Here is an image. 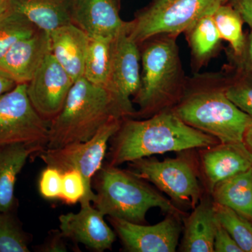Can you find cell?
Listing matches in <instances>:
<instances>
[{
  "mask_svg": "<svg viewBox=\"0 0 252 252\" xmlns=\"http://www.w3.org/2000/svg\"><path fill=\"white\" fill-rule=\"evenodd\" d=\"M114 137L110 165L114 166L156 154L208 148L219 142L186 124L172 109L144 121L124 118Z\"/></svg>",
  "mask_w": 252,
  "mask_h": 252,
  "instance_id": "1",
  "label": "cell"
},
{
  "mask_svg": "<svg viewBox=\"0 0 252 252\" xmlns=\"http://www.w3.org/2000/svg\"><path fill=\"white\" fill-rule=\"evenodd\" d=\"M173 112L186 124L215 137L220 143L244 142L252 119L225 92L224 74L203 75L188 80Z\"/></svg>",
  "mask_w": 252,
  "mask_h": 252,
  "instance_id": "2",
  "label": "cell"
},
{
  "mask_svg": "<svg viewBox=\"0 0 252 252\" xmlns=\"http://www.w3.org/2000/svg\"><path fill=\"white\" fill-rule=\"evenodd\" d=\"M117 99L107 89L85 78L74 81L62 110L49 123L47 149L86 142L114 118H126Z\"/></svg>",
  "mask_w": 252,
  "mask_h": 252,
  "instance_id": "3",
  "label": "cell"
},
{
  "mask_svg": "<svg viewBox=\"0 0 252 252\" xmlns=\"http://www.w3.org/2000/svg\"><path fill=\"white\" fill-rule=\"evenodd\" d=\"M177 38L172 34H157L140 45L142 69L134 102L144 114L166 109L184 94L187 80Z\"/></svg>",
  "mask_w": 252,
  "mask_h": 252,
  "instance_id": "4",
  "label": "cell"
},
{
  "mask_svg": "<svg viewBox=\"0 0 252 252\" xmlns=\"http://www.w3.org/2000/svg\"><path fill=\"white\" fill-rule=\"evenodd\" d=\"M94 177L92 203L104 216L145 224L147 212L154 207L168 214L180 213L170 200L130 171L109 165L102 166Z\"/></svg>",
  "mask_w": 252,
  "mask_h": 252,
  "instance_id": "5",
  "label": "cell"
},
{
  "mask_svg": "<svg viewBox=\"0 0 252 252\" xmlns=\"http://www.w3.org/2000/svg\"><path fill=\"white\" fill-rule=\"evenodd\" d=\"M221 4L224 0H152L126 22V30L139 46L157 34L178 36Z\"/></svg>",
  "mask_w": 252,
  "mask_h": 252,
  "instance_id": "6",
  "label": "cell"
},
{
  "mask_svg": "<svg viewBox=\"0 0 252 252\" xmlns=\"http://www.w3.org/2000/svg\"><path fill=\"white\" fill-rule=\"evenodd\" d=\"M124 119H111L86 142L69 144L56 149L46 148L37 155L47 166L56 167L62 172L67 170L79 172L86 185L85 196L81 200L92 203L94 198L93 180L102 168L109 142L120 128Z\"/></svg>",
  "mask_w": 252,
  "mask_h": 252,
  "instance_id": "7",
  "label": "cell"
},
{
  "mask_svg": "<svg viewBox=\"0 0 252 252\" xmlns=\"http://www.w3.org/2000/svg\"><path fill=\"white\" fill-rule=\"evenodd\" d=\"M49 123L32 105L27 84H16L0 96V147L26 144L42 152L46 148Z\"/></svg>",
  "mask_w": 252,
  "mask_h": 252,
  "instance_id": "8",
  "label": "cell"
},
{
  "mask_svg": "<svg viewBox=\"0 0 252 252\" xmlns=\"http://www.w3.org/2000/svg\"><path fill=\"white\" fill-rule=\"evenodd\" d=\"M131 172L148 181L172 200L192 208L200 198V183L193 165L184 158L159 161L150 157L130 162Z\"/></svg>",
  "mask_w": 252,
  "mask_h": 252,
  "instance_id": "9",
  "label": "cell"
},
{
  "mask_svg": "<svg viewBox=\"0 0 252 252\" xmlns=\"http://www.w3.org/2000/svg\"><path fill=\"white\" fill-rule=\"evenodd\" d=\"M140 46L131 38L126 22L114 38L107 89L117 99L126 117L135 114L131 97L140 87Z\"/></svg>",
  "mask_w": 252,
  "mask_h": 252,
  "instance_id": "10",
  "label": "cell"
},
{
  "mask_svg": "<svg viewBox=\"0 0 252 252\" xmlns=\"http://www.w3.org/2000/svg\"><path fill=\"white\" fill-rule=\"evenodd\" d=\"M74 81L50 53L27 84L32 105L46 122L62 110Z\"/></svg>",
  "mask_w": 252,
  "mask_h": 252,
  "instance_id": "11",
  "label": "cell"
},
{
  "mask_svg": "<svg viewBox=\"0 0 252 252\" xmlns=\"http://www.w3.org/2000/svg\"><path fill=\"white\" fill-rule=\"evenodd\" d=\"M175 214L157 224L146 225L109 217L124 248L130 252H174L182 228Z\"/></svg>",
  "mask_w": 252,
  "mask_h": 252,
  "instance_id": "12",
  "label": "cell"
},
{
  "mask_svg": "<svg viewBox=\"0 0 252 252\" xmlns=\"http://www.w3.org/2000/svg\"><path fill=\"white\" fill-rule=\"evenodd\" d=\"M80 204L78 213L70 212L59 217L60 230L63 237L94 251L111 250L116 234L104 220V215L89 200H81Z\"/></svg>",
  "mask_w": 252,
  "mask_h": 252,
  "instance_id": "13",
  "label": "cell"
},
{
  "mask_svg": "<svg viewBox=\"0 0 252 252\" xmlns=\"http://www.w3.org/2000/svg\"><path fill=\"white\" fill-rule=\"evenodd\" d=\"M50 53L49 33L39 30L18 41L0 58V74L16 84H27Z\"/></svg>",
  "mask_w": 252,
  "mask_h": 252,
  "instance_id": "14",
  "label": "cell"
},
{
  "mask_svg": "<svg viewBox=\"0 0 252 252\" xmlns=\"http://www.w3.org/2000/svg\"><path fill=\"white\" fill-rule=\"evenodd\" d=\"M120 0H72V23L90 38H114L125 21Z\"/></svg>",
  "mask_w": 252,
  "mask_h": 252,
  "instance_id": "15",
  "label": "cell"
},
{
  "mask_svg": "<svg viewBox=\"0 0 252 252\" xmlns=\"http://www.w3.org/2000/svg\"><path fill=\"white\" fill-rule=\"evenodd\" d=\"M202 156L204 174L211 191L221 181L252 167V152L245 142L216 144Z\"/></svg>",
  "mask_w": 252,
  "mask_h": 252,
  "instance_id": "16",
  "label": "cell"
},
{
  "mask_svg": "<svg viewBox=\"0 0 252 252\" xmlns=\"http://www.w3.org/2000/svg\"><path fill=\"white\" fill-rule=\"evenodd\" d=\"M51 54L74 81L84 77L90 37L73 23L49 32Z\"/></svg>",
  "mask_w": 252,
  "mask_h": 252,
  "instance_id": "17",
  "label": "cell"
},
{
  "mask_svg": "<svg viewBox=\"0 0 252 252\" xmlns=\"http://www.w3.org/2000/svg\"><path fill=\"white\" fill-rule=\"evenodd\" d=\"M72 0H10V8L48 33L72 23Z\"/></svg>",
  "mask_w": 252,
  "mask_h": 252,
  "instance_id": "18",
  "label": "cell"
},
{
  "mask_svg": "<svg viewBox=\"0 0 252 252\" xmlns=\"http://www.w3.org/2000/svg\"><path fill=\"white\" fill-rule=\"evenodd\" d=\"M193 209L186 220L181 250L186 252H213L219 223L214 203L205 200Z\"/></svg>",
  "mask_w": 252,
  "mask_h": 252,
  "instance_id": "19",
  "label": "cell"
},
{
  "mask_svg": "<svg viewBox=\"0 0 252 252\" xmlns=\"http://www.w3.org/2000/svg\"><path fill=\"white\" fill-rule=\"evenodd\" d=\"M39 149L16 144L0 147V213L12 211L14 189L18 174L28 158L39 153Z\"/></svg>",
  "mask_w": 252,
  "mask_h": 252,
  "instance_id": "20",
  "label": "cell"
},
{
  "mask_svg": "<svg viewBox=\"0 0 252 252\" xmlns=\"http://www.w3.org/2000/svg\"><path fill=\"white\" fill-rule=\"evenodd\" d=\"M214 11L199 18L185 32L195 72L207 65L220 52L221 46L222 39L214 21Z\"/></svg>",
  "mask_w": 252,
  "mask_h": 252,
  "instance_id": "21",
  "label": "cell"
},
{
  "mask_svg": "<svg viewBox=\"0 0 252 252\" xmlns=\"http://www.w3.org/2000/svg\"><path fill=\"white\" fill-rule=\"evenodd\" d=\"M212 192L214 203L228 207L252 222V167L221 181Z\"/></svg>",
  "mask_w": 252,
  "mask_h": 252,
  "instance_id": "22",
  "label": "cell"
},
{
  "mask_svg": "<svg viewBox=\"0 0 252 252\" xmlns=\"http://www.w3.org/2000/svg\"><path fill=\"white\" fill-rule=\"evenodd\" d=\"M114 38H90L84 78L94 85L105 88L108 80Z\"/></svg>",
  "mask_w": 252,
  "mask_h": 252,
  "instance_id": "23",
  "label": "cell"
},
{
  "mask_svg": "<svg viewBox=\"0 0 252 252\" xmlns=\"http://www.w3.org/2000/svg\"><path fill=\"white\" fill-rule=\"evenodd\" d=\"M213 18L222 40L229 44L227 55L238 57L243 53L246 34L244 21L238 11L229 3L220 4L214 11Z\"/></svg>",
  "mask_w": 252,
  "mask_h": 252,
  "instance_id": "24",
  "label": "cell"
},
{
  "mask_svg": "<svg viewBox=\"0 0 252 252\" xmlns=\"http://www.w3.org/2000/svg\"><path fill=\"white\" fill-rule=\"evenodd\" d=\"M38 31L27 18L11 8L0 14V58L18 41Z\"/></svg>",
  "mask_w": 252,
  "mask_h": 252,
  "instance_id": "25",
  "label": "cell"
},
{
  "mask_svg": "<svg viewBox=\"0 0 252 252\" xmlns=\"http://www.w3.org/2000/svg\"><path fill=\"white\" fill-rule=\"evenodd\" d=\"M220 224L231 235L243 252H252V222L228 207L214 203Z\"/></svg>",
  "mask_w": 252,
  "mask_h": 252,
  "instance_id": "26",
  "label": "cell"
},
{
  "mask_svg": "<svg viewBox=\"0 0 252 252\" xmlns=\"http://www.w3.org/2000/svg\"><path fill=\"white\" fill-rule=\"evenodd\" d=\"M12 211L0 213V252H28V239Z\"/></svg>",
  "mask_w": 252,
  "mask_h": 252,
  "instance_id": "27",
  "label": "cell"
},
{
  "mask_svg": "<svg viewBox=\"0 0 252 252\" xmlns=\"http://www.w3.org/2000/svg\"><path fill=\"white\" fill-rule=\"evenodd\" d=\"M232 71L233 75L225 77V94L252 119V74Z\"/></svg>",
  "mask_w": 252,
  "mask_h": 252,
  "instance_id": "28",
  "label": "cell"
},
{
  "mask_svg": "<svg viewBox=\"0 0 252 252\" xmlns=\"http://www.w3.org/2000/svg\"><path fill=\"white\" fill-rule=\"evenodd\" d=\"M86 185L84 178L76 170L63 172L62 189L60 199L68 205L80 202L85 196Z\"/></svg>",
  "mask_w": 252,
  "mask_h": 252,
  "instance_id": "29",
  "label": "cell"
},
{
  "mask_svg": "<svg viewBox=\"0 0 252 252\" xmlns=\"http://www.w3.org/2000/svg\"><path fill=\"white\" fill-rule=\"evenodd\" d=\"M63 172L56 167L47 166L41 172L39 189L43 198L49 200L60 199L62 189Z\"/></svg>",
  "mask_w": 252,
  "mask_h": 252,
  "instance_id": "30",
  "label": "cell"
},
{
  "mask_svg": "<svg viewBox=\"0 0 252 252\" xmlns=\"http://www.w3.org/2000/svg\"><path fill=\"white\" fill-rule=\"evenodd\" d=\"M228 56L230 69L232 70L252 74V30L246 34L243 53L238 57Z\"/></svg>",
  "mask_w": 252,
  "mask_h": 252,
  "instance_id": "31",
  "label": "cell"
},
{
  "mask_svg": "<svg viewBox=\"0 0 252 252\" xmlns=\"http://www.w3.org/2000/svg\"><path fill=\"white\" fill-rule=\"evenodd\" d=\"M214 252H243L231 235L219 222L214 241Z\"/></svg>",
  "mask_w": 252,
  "mask_h": 252,
  "instance_id": "32",
  "label": "cell"
},
{
  "mask_svg": "<svg viewBox=\"0 0 252 252\" xmlns=\"http://www.w3.org/2000/svg\"><path fill=\"white\" fill-rule=\"evenodd\" d=\"M64 238L61 233L57 232L51 238L48 239L45 243L38 248V251L44 252H64L67 251V247L64 244Z\"/></svg>",
  "mask_w": 252,
  "mask_h": 252,
  "instance_id": "33",
  "label": "cell"
},
{
  "mask_svg": "<svg viewBox=\"0 0 252 252\" xmlns=\"http://www.w3.org/2000/svg\"><path fill=\"white\" fill-rule=\"evenodd\" d=\"M228 3L238 11L244 23L252 30V0H230Z\"/></svg>",
  "mask_w": 252,
  "mask_h": 252,
  "instance_id": "34",
  "label": "cell"
},
{
  "mask_svg": "<svg viewBox=\"0 0 252 252\" xmlns=\"http://www.w3.org/2000/svg\"><path fill=\"white\" fill-rule=\"evenodd\" d=\"M16 86V84L14 81L10 80L0 74V96L6 94L8 91H11Z\"/></svg>",
  "mask_w": 252,
  "mask_h": 252,
  "instance_id": "35",
  "label": "cell"
},
{
  "mask_svg": "<svg viewBox=\"0 0 252 252\" xmlns=\"http://www.w3.org/2000/svg\"><path fill=\"white\" fill-rule=\"evenodd\" d=\"M244 142L246 144L247 147L252 152V123L249 126L248 130L245 132V137H244Z\"/></svg>",
  "mask_w": 252,
  "mask_h": 252,
  "instance_id": "36",
  "label": "cell"
},
{
  "mask_svg": "<svg viewBox=\"0 0 252 252\" xmlns=\"http://www.w3.org/2000/svg\"><path fill=\"white\" fill-rule=\"evenodd\" d=\"M10 8V0H0V14Z\"/></svg>",
  "mask_w": 252,
  "mask_h": 252,
  "instance_id": "37",
  "label": "cell"
},
{
  "mask_svg": "<svg viewBox=\"0 0 252 252\" xmlns=\"http://www.w3.org/2000/svg\"><path fill=\"white\" fill-rule=\"evenodd\" d=\"M230 0H224V2L225 3H227V2H228V1H229Z\"/></svg>",
  "mask_w": 252,
  "mask_h": 252,
  "instance_id": "38",
  "label": "cell"
}]
</instances>
